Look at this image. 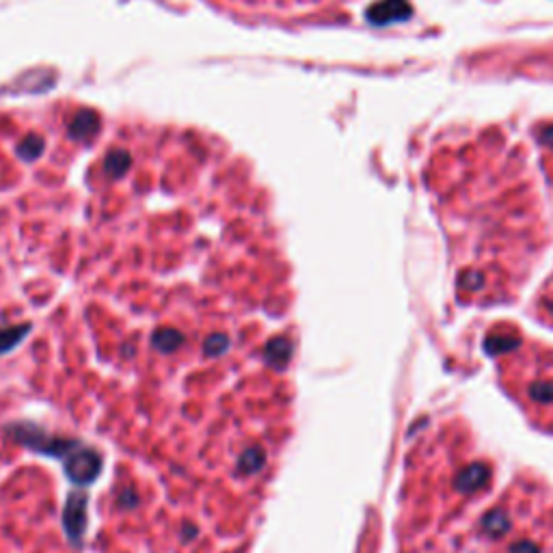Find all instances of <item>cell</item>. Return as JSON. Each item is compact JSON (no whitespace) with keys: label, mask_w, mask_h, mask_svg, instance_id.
Wrapping results in <instances>:
<instances>
[{"label":"cell","mask_w":553,"mask_h":553,"mask_svg":"<svg viewBox=\"0 0 553 553\" xmlns=\"http://www.w3.org/2000/svg\"><path fill=\"white\" fill-rule=\"evenodd\" d=\"M5 432L14 441L26 445L29 450L46 454V456H54L59 460H63L71 450H76L78 445H81V441L65 439V437H54V435L46 432L44 428H39V426H35L31 422H16V424L7 426Z\"/></svg>","instance_id":"1"},{"label":"cell","mask_w":553,"mask_h":553,"mask_svg":"<svg viewBox=\"0 0 553 553\" xmlns=\"http://www.w3.org/2000/svg\"><path fill=\"white\" fill-rule=\"evenodd\" d=\"M102 456L100 452L87 447V445H78L76 450H71L65 458H63V469L65 476L78 484V487H87L91 482L98 480L100 471H102Z\"/></svg>","instance_id":"2"},{"label":"cell","mask_w":553,"mask_h":553,"mask_svg":"<svg viewBox=\"0 0 553 553\" xmlns=\"http://www.w3.org/2000/svg\"><path fill=\"white\" fill-rule=\"evenodd\" d=\"M87 504L89 497L83 491H73L67 497L65 512H63V525L71 542H81L87 529Z\"/></svg>","instance_id":"3"},{"label":"cell","mask_w":553,"mask_h":553,"mask_svg":"<svg viewBox=\"0 0 553 553\" xmlns=\"http://www.w3.org/2000/svg\"><path fill=\"white\" fill-rule=\"evenodd\" d=\"M290 357H292V342L288 338H275L264 348V359L275 370H283L290 363Z\"/></svg>","instance_id":"4"},{"label":"cell","mask_w":553,"mask_h":553,"mask_svg":"<svg viewBox=\"0 0 553 553\" xmlns=\"http://www.w3.org/2000/svg\"><path fill=\"white\" fill-rule=\"evenodd\" d=\"M151 344H153V348H156V350H161V352L169 355V352H176V350L184 344V335H182L178 329L163 327V329L153 331V335H151Z\"/></svg>","instance_id":"5"},{"label":"cell","mask_w":553,"mask_h":553,"mask_svg":"<svg viewBox=\"0 0 553 553\" xmlns=\"http://www.w3.org/2000/svg\"><path fill=\"white\" fill-rule=\"evenodd\" d=\"M31 325H9V327H0V355H5L9 350H14L18 344L24 342V338L31 333Z\"/></svg>","instance_id":"6"},{"label":"cell","mask_w":553,"mask_h":553,"mask_svg":"<svg viewBox=\"0 0 553 553\" xmlns=\"http://www.w3.org/2000/svg\"><path fill=\"white\" fill-rule=\"evenodd\" d=\"M96 130H98V115H96L93 111H89V108H85V111L78 113L76 119L71 121V128H69V132H71L73 136H78V138H87V136H91Z\"/></svg>","instance_id":"7"},{"label":"cell","mask_w":553,"mask_h":553,"mask_svg":"<svg viewBox=\"0 0 553 553\" xmlns=\"http://www.w3.org/2000/svg\"><path fill=\"white\" fill-rule=\"evenodd\" d=\"M266 462V454L262 447L253 445L249 450H245L238 458V471L240 473H247V476H251V473H258Z\"/></svg>","instance_id":"8"},{"label":"cell","mask_w":553,"mask_h":553,"mask_svg":"<svg viewBox=\"0 0 553 553\" xmlns=\"http://www.w3.org/2000/svg\"><path fill=\"white\" fill-rule=\"evenodd\" d=\"M128 165H130V156H128L126 151H113V153L106 158L104 169H106V173H111V176H121V173H126Z\"/></svg>","instance_id":"9"},{"label":"cell","mask_w":553,"mask_h":553,"mask_svg":"<svg viewBox=\"0 0 553 553\" xmlns=\"http://www.w3.org/2000/svg\"><path fill=\"white\" fill-rule=\"evenodd\" d=\"M227 348H229V338H227V335H223V333H214V335H210V338L206 340V344H203V350H206V355H208V357L225 355V352H227Z\"/></svg>","instance_id":"10"},{"label":"cell","mask_w":553,"mask_h":553,"mask_svg":"<svg viewBox=\"0 0 553 553\" xmlns=\"http://www.w3.org/2000/svg\"><path fill=\"white\" fill-rule=\"evenodd\" d=\"M117 504H119L121 508L130 510V508H136V506H138V497H136V493H134L132 489L123 487L121 493H119V497H117Z\"/></svg>","instance_id":"11"},{"label":"cell","mask_w":553,"mask_h":553,"mask_svg":"<svg viewBox=\"0 0 553 553\" xmlns=\"http://www.w3.org/2000/svg\"><path fill=\"white\" fill-rule=\"evenodd\" d=\"M39 151H41V143L39 141H26V143L20 145V153L26 156V158H37Z\"/></svg>","instance_id":"12"}]
</instances>
